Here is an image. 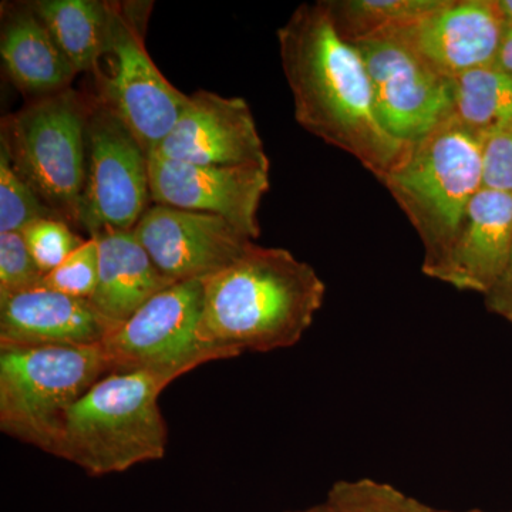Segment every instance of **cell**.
I'll list each match as a JSON object with an SVG mask.
<instances>
[{
    "label": "cell",
    "mask_w": 512,
    "mask_h": 512,
    "mask_svg": "<svg viewBox=\"0 0 512 512\" xmlns=\"http://www.w3.org/2000/svg\"><path fill=\"white\" fill-rule=\"evenodd\" d=\"M161 274L202 281L227 268L255 241L217 215L150 205L133 229Z\"/></svg>",
    "instance_id": "11"
},
{
    "label": "cell",
    "mask_w": 512,
    "mask_h": 512,
    "mask_svg": "<svg viewBox=\"0 0 512 512\" xmlns=\"http://www.w3.org/2000/svg\"><path fill=\"white\" fill-rule=\"evenodd\" d=\"M494 64L504 72L512 74V22L505 23L503 39Z\"/></svg>",
    "instance_id": "29"
},
{
    "label": "cell",
    "mask_w": 512,
    "mask_h": 512,
    "mask_svg": "<svg viewBox=\"0 0 512 512\" xmlns=\"http://www.w3.org/2000/svg\"><path fill=\"white\" fill-rule=\"evenodd\" d=\"M151 0L107 2L106 37L93 72V99L113 111L148 157L163 143L187 106L151 59L146 45Z\"/></svg>",
    "instance_id": "5"
},
{
    "label": "cell",
    "mask_w": 512,
    "mask_h": 512,
    "mask_svg": "<svg viewBox=\"0 0 512 512\" xmlns=\"http://www.w3.org/2000/svg\"><path fill=\"white\" fill-rule=\"evenodd\" d=\"M498 8L507 22H512V0H497Z\"/></svg>",
    "instance_id": "30"
},
{
    "label": "cell",
    "mask_w": 512,
    "mask_h": 512,
    "mask_svg": "<svg viewBox=\"0 0 512 512\" xmlns=\"http://www.w3.org/2000/svg\"><path fill=\"white\" fill-rule=\"evenodd\" d=\"M485 308L488 312L500 316L512 325V249L503 275L484 295Z\"/></svg>",
    "instance_id": "28"
},
{
    "label": "cell",
    "mask_w": 512,
    "mask_h": 512,
    "mask_svg": "<svg viewBox=\"0 0 512 512\" xmlns=\"http://www.w3.org/2000/svg\"><path fill=\"white\" fill-rule=\"evenodd\" d=\"M282 512H325L323 511L322 504L315 505V507L305 508V510H292V511H282Z\"/></svg>",
    "instance_id": "31"
},
{
    "label": "cell",
    "mask_w": 512,
    "mask_h": 512,
    "mask_svg": "<svg viewBox=\"0 0 512 512\" xmlns=\"http://www.w3.org/2000/svg\"><path fill=\"white\" fill-rule=\"evenodd\" d=\"M372 82L377 116L404 146L451 119V82L390 37L356 43Z\"/></svg>",
    "instance_id": "10"
},
{
    "label": "cell",
    "mask_w": 512,
    "mask_h": 512,
    "mask_svg": "<svg viewBox=\"0 0 512 512\" xmlns=\"http://www.w3.org/2000/svg\"><path fill=\"white\" fill-rule=\"evenodd\" d=\"M431 512H488V511L478 510V508H473V510H467V511H447V510H436V508H434V510ZM501 512H512V511H501Z\"/></svg>",
    "instance_id": "32"
},
{
    "label": "cell",
    "mask_w": 512,
    "mask_h": 512,
    "mask_svg": "<svg viewBox=\"0 0 512 512\" xmlns=\"http://www.w3.org/2000/svg\"><path fill=\"white\" fill-rule=\"evenodd\" d=\"M99 281V241L87 237L73 254L43 276L42 288L79 299H92Z\"/></svg>",
    "instance_id": "25"
},
{
    "label": "cell",
    "mask_w": 512,
    "mask_h": 512,
    "mask_svg": "<svg viewBox=\"0 0 512 512\" xmlns=\"http://www.w3.org/2000/svg\"><path fill=\"white\" fill-rule=\"evenodd\" d=\"M20 234L43 275L49 274L62 264L87 239L80 237L73 231L72 225L57 217L30 222Z\"/></svg>",
    "instance_id": "24"
},
{
    "label": "cell",
    "mask_w": 512,
    "mask_h": 512,
    "mask_svg": "<svg viewBox=\"0 0 512 512\" xmlns=\"http://www.w3.org/2000/svg\"><path fill=\"white\" fill-rule=\"evenodd\" d=\"M483 188L512 194V127L484 143Z\"/></svg>",
    "instance_id": "27"
},
{
    "label": "cell",
    "mask_w": 512,
    "mask_h": 512,
    "mask_svg": "<svg viewBox=\"0 0 512 512\" xmlns=\"http://www.w3.org/2000/svg\"><path fill=\"white\" fill-rule=\"evenodd\" d=\"M154 154L195 165L271 168L247 101L207 90L188 97L183 114Z\"/></svg>",
    "instance_id": "14"
},
{
    "label": "cell",
    "mask_w": 512,
    "mask_h": 512,
    "mask_svg": "<svg viewBox=\"0 0 512 512\" xmlns=\"http://www.w3.org/2000/svg\"><path fill=\"white\" fill-rule=\"evenodd\" d=\"M325 512H431L430 505L404 494L393 485L359 478L342 480L330 487L322 503Z\"/></svg>",
    "instance_id": "22"
},
{
    "label": "cell",
    "mask_w": 512,
    "mask_h": 512,
    "mask_svg": "<svg viewBox=\"0 0 512 512\" xmlns=\"http://www.w3.org/2000/svg\"><path fill=\"white\" fill-rule=\"evenodd\" d=\"M511 249L512 194L481 188L436 279L484 296L503 275Z\"/></svg>",
    "instance_id": "16"
},
{
    "label": "cell",
    "mask_w": 512,
    "mask_h": 512,
    "mask_svg": "<svg viewBox=\"0 0 512 512\" xmlns=\"http://www.w3.org/2000/svg\"><path fill=\"white\" fill-rule=\"evenodd\" d=\"M278 43L299 126L380 180L406 146L383 127L365 60L339 35L323 0L299 5Z\"/></svg>",
    "instance_id": "1"
},
{
    "label": "cell",
    "mask_w": 512,
    "mask_h": 512,
    "mask_svg": "<svg viewBox=\"0 0 512 512\" xmlns=\"http://www.w3.org/2000/svg\"><path fill=\"white\" fill-rule=\"evenodd\" d=\"M116 328L89 299L42 286L0 299V348L97 346Z\"/></svg>",
    "instance_id": "15"
},
{
    "label": "cell",
    "mask_w": 512,
    "mask_h": 512,
    "mask_svg": "<svg viewBox=\"0 0 512 512\" xmlns=\"http://www.w3.org/2000/svg\"><path fill=\"white\" fill-rule=\"evenodd\" d=\"M171 383L144 372L104 376L67 413L52 456L93 477L161 460L168 429L158 400Z\"/></svg>",
    "instance_id": "4"
},
{
    "label": "cell",
    "mask_w": 512,
    "mask_h": 512,
    "mask_svg": "<svg viewBox=\"0 0 512 512\" xmlns=\"http://www.w3.org/2000/svg\"><path fill=\"white\" fill-rule=\"evenodd\" d=\"M202 281L168 286L101 343L110 373L144 372L177 380L215 357L202 346Z\"/></svg>",
    "instance_id": "8"
},
{
    "label": "cell",
    "mask_w": 512,
    "mask_h": 512,
    "mask_svg": "<svg viewBox=\"0 0 512 512\" xmlns=\"http://www.w3.org/2000/svg\"><path fill=\"white\" fill-rule=\"evenodd\" d=\"M29 5L76 73H92L106 37L107 2L35 0Z\"/></svg>",
    "instance_id": "19"
},
{
    "label": "cell",
    "mask_w": 512,
    "mask_h": 512,
    "mask_svg": "<svg viewBox=\"0 0 512 512\" xmlns=\"http://www.w3.org/2000/svg\"><path fill=\"white\" fill-rule=\"evenodd\" d=\"M92 96L72 89L30 101L2 120L0 146L37 197L80 228Z\"/></svg>",
    "instance_id": "6"
},
{
    "label": "cell",
    "mask_w": 512,
    "mask_h": 512,
    "mask_svg": "<svg viewBox=\"0 0 512 512\" xmlns=\"http://www.w3.org/2000/svg\"><path fill=\"white\" fill-rule=\"evenodd\" d=\"M202 286L200 340L215 362L298 345L326 295L308 262L256 244Z\"/></svg>",
    "instance_id": "2"
},
{
    "label": "cell",
    "mask_w": 512,
    "mask_h": 512,
    "mask_svg": "<svg viewBox=\"0 0 512 512\" xmlns=\"http://www.w3.org/2000/svg\"><path fill=\"white\" fill-rule=\"evenodd\" d=\"M99 241V281L90 299L116 326L126 322L157 293L177 284L161 274L133 231H106Z\"/></svg>",
    "instance_id": "18"
},
{
    "label": "cell",
    "mask_w": 512,
    "mask_h": 512,
    "mask_svg": "<svg viewBox=\"0 0 512 512\" xmlns=\"http://www.w3.org/2000/svg\"><path fill=\"white\" fill-rule=\"evenodd\" d=\"M505 20L497 0H443L441 6L387 35L448 80L491 66Z\"/></svg>",
    "instance_id": "13"
},
{
    "label": "cell",
    "mask_w": 512,
    "mask_h": 512,
    "mask_svg": "<svg viewBox=\"0 0 512 512\" xmlns=\"http://www.w3.org/2000/svg\"><path fill=\"white\" fill-rule=\"evenodd\" d=\"M0 56L16 89L32 100L72 89L77 76L29 2L3 8Z\"/></svg>",
    "instance_id": "17"
},
{
    "label": "cell",
    "mask_w": 512,
    "mask_h": 512,
    "mask_svg": "<svg viewBox=\"0 0 512 512\" xmlns=\"http://www.w3.org/2000/svg\"><path fill=\"white\" fill-rule=\"evenodd\" d=\"M148 170L154 204L217 215L252 241L261 235L258 212L271 187L269 170L181 163L158 154Z\"/></svg>",
    "instance_id": "12"
},
{
    "label": "cell",
    "mask_w": 512,
    "mask_h": 512,
    "mask_svg": "<svg viewBox=\"0 0 512 512\" xmlns=\"http://www.w3.org/2000/svg\"><path fill=\"white\" fill-rule=\"evenodd\" d=\"M148 161L150 157L126 124L93 99L80 210V229L89 237L106 231H133L150 207Z\"/></svg>",
    "instance_id": "9"
},
{
    "label": "cell",
    "mask_w": 512,
    "mask_h": 512,
    "mask_svg": "<svg viewBox=\"0 0 512 512\" xmlns=\"http://www.w3.org/2000/svg\"><path fill=\"white\" fill-rule=\"evenodd\" d=\"M451 119L483 143L512 127V74L480 67L450 80Z\"/></svg>",
    "instance_id": "20"
},
{
    "label": "cell",
    "mask_w": 512,
    "mask_h": 512,
    "mask_svg": "<svg viewBox=\"0 0 512 512\" xmlns=\"http://www.w3.org/2000/svg\"><path fill=\"white\" fill-rule=\"evenodd\" d=\"M107 375L101 345L0 348V430L52 454L67 413Z\"/></svg>",
    "instance_id": "7"
},
{
    "label": "cell",
    "mask_w": 512,
    "mask_h": 512,
    "mask_svg": "<svg viewBox=\"0 0 512 512\" xmlns=\"http://www.w3.org/2000/svg\"><path fill=\"white\" fill-rule=\"evenodd\" d=\"M42 272L33 261L20 232L0 234V299L30 291L42 284Z\"/></svg>",
    "instance_id": "26"
},
{
    "label": "cell",
    "mask_w": 512,
    "mask_h": 512,
    "mask_svg": "<svg viewBox=\"0 0 512 512\" xmlns=\"http://www.w3.org/2000/svg\"><path fill=\"white\" fill-rule=\"evenodd\" d=\"M49 217L57 215L20 177L8 151L0 146V234L20 232L30 222Z\"/></svg>",
    "instance_id": "23"
},
{
    "label": "cell",
    "mask_w": 512,
    "mask_h": 512,
    "mask_svg": "<svg viewBox=\"0 0 512 512\" xmlns=\"http://www.w3.org/2000/svg\"><path fill=\"white\" fill-rule=\"evenodd\" d=\"M483 148L480 138L450 119L406 146L379 180L416 229L429 278L440 274L468 205L483 188Z\"/></svg>",
    "instance_id": "3"
},
{
    "label": "cell",
    "mask_w": 512,
    "mask_h": 512,
    "mask_svg": "<svg viewBox=\"0 0 512 512\" xmlns=\"http://www.w3.org/2000/svg\"><path fill=\"white\" fill-rule=\"evenodd\" d=\"M336 30L346 42L387 35L416 22L443 0H323Z\"/></svg>",
    "instance_id": "21"
}]
</instances>
